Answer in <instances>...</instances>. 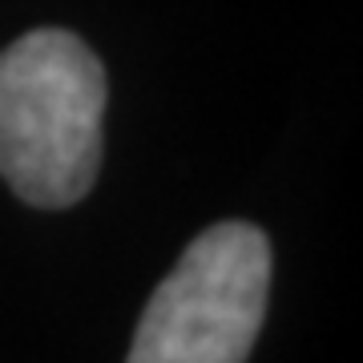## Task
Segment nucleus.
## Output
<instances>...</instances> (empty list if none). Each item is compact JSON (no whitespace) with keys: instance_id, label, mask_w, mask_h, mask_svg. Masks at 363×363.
Segmentation results:
<instances>
[{"instance_id":"1","label":"nucleus","mask_w":363,"mask_h":363,"mask_svg":"<svg viewBox=\"0 0 363 363\" xmlns=\"http://www.w3.org/2000/svg\"><path fill=\"white\" fill-rule=\"evenodd\" d=\"M105 69L69 28H33L0 52V178L28 206L61 210L101 166Z\"/></svg>"},{"instance_id":"2","label":"nucleus","mask_w":363,"mask_h":363,"mask_svg":"<svg viewBox=\"0 0 363 363\" xmlns=\"http://www.w3.org/2000/svg\"><path fill=\"white\" fill-rule=\"evenodd\" d=\"M267 291V234L250 222H214L150 295L125 363H247Z\"/></svg>"}]
</instances>
